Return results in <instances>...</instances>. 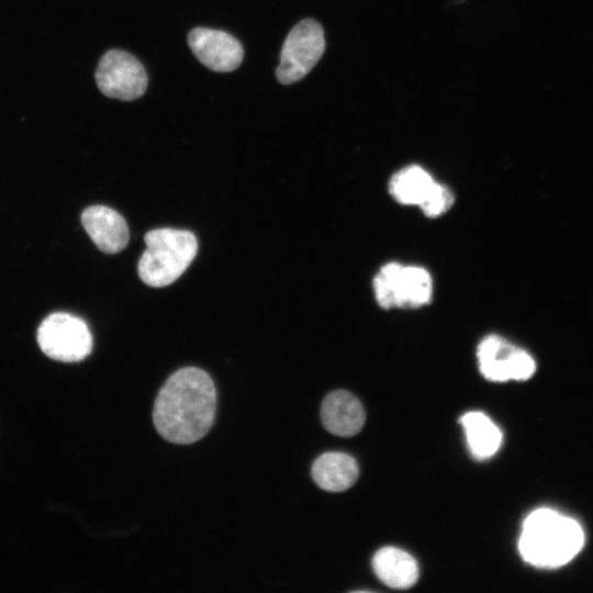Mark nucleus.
Returning <instances> with one entry per match:
<instances>
[{
	"label": "nucleus",
	"mask_w": 593,
	"mask_h": 593,
	"mask_svg": "<svg viewBox=\"0 0 593 593\" xmlns=\"http://www.w3.org/2000/svg\"><path fill=\"white\" fill-rule=\"evenodd\" d=\"M216 411V389L200 368L186 367L172 373L159 390L153 422L166 440L187 445L211 428Z\"/></svg>",
	"instance_id": "f257e3e1"
},
{
	"label": "nucleus",
	"mask_w": 593,
	"mask_h": 593,
	"mask_svg": "<svg viewBox=\"0 0 593 593\" xmlns=\"http://www.w3.org/2000/svg\"><path fill=\"white\" fill-rule=\"evenodd\" d=\"M583 544L584 534L577 521L551 508H538L524 521L518 550L532 566L558 568L571 561Z\"/></svg>",
	"instance_id": "f03ea898"
},
{
	"label": "nucleus",
	"mask_w": 593,
	"mask_h": 593,
	"mask_svg": "<svg viewBox=\"0 0 593 593\" xmlns=\"http://www.w3.org/2000/svg\"><path fill=\"white\" fill-rule=\"evenodd\" d=\"M146 249L138 261V275L150 287L176 281L195 257L198 242L193 233L177 228H156L144 237Z\"/></svg>",
	"instance_id": "7ed1b4c3"
},
{
	"label": "nucleus",
	"mask_w": 593,
	"mask_h": 593,
	"mask_svg": "<svg viewBox=\"0 0 593 593\" xmlns=\"http://www.w3.org/2000/svg\"><path fill=\"white\" fill-rule=\"evenodd\" d=\"M377 303L384 310L417 309L428 304L433 295L429 271L421 266L390 261L373 278Z\"/></svg>",
	"instance_id": "20e7f679"
},
{
	"label": "nucleus",
	"mask_w": 593,
	"mask_h": 593,
	"mask_svg": "<svg viewBox=\"0 0 593 593\" xmlns=\"http://www.w3.org/2000/svg\"><path fill=\"white\" fill-rule=\"evenodd\" d=\"M325 37L322 25L305 19L292 27L280 53V64L276 69L279 82L290 85L304 78L322 57Z\"/></svg>",
	"instance_id": "39448f33"
},
{
	"label": "nucleus",
	"mask_w": 593,
	"mask_h": 593,
	"mask_svg": "<svg viewBox=\"0 0 593 593\" xmlns=\"http://www.w3.org/2000/svg\"><path fill=\"white\" fill-rule=\"evenodd\" d=\"M37 343L52 359L75 362L86 358L92 349V336L87 324L68 313H53L41 323Z\"/></svg>",
	"instance_id": "423d86ee"
},
{
	"label": "nucleus",
	"mask_w": 593,
	"mask_h": 593,
	"mask_svg": "<svg viewBox=\"0 0 593 593\" xmlns=\"http://www.w3.org/2000/svg\"><path fill=\"white\" fill-rule=\"evenodd\" d=\"M94 77L104 96L123 101L142 97L148 83L141 61L121 49H111L101 57Z\"/></svg>",
	"instance_id": "0eeeda50"
},
{
	"label": "nucleus",
	"mask_w": 593,
	"mask_h": 593,
	"mask_svg": "<svg viewBox=\"0 0 593 593\" xmlns=\"http://www.w3.org/2000/svg\"><path fill=\"white\" fill-rule=\"evenodd\" d=\"M477 358L482 376L494 382L524 381L536 370V362L526 350L496 334H490L481 339L477 348Z\"/></svg>",
	"instance_id": "6e6552de"
},
{
	"label": "nucleus",
	"mask_w": 593,
	"mask_h": 593,
	"mask_svg": "<svg viewBox=\"0 0 593 593\" xmlns=\"http://www.w3.org/2000/svg\"><path fill=\"white\" fill-rule=\"evenodd\" d=\"M194 56L213 71L235 70L244 57L240 43L231 34L208 27H195L188 35Z\"/></svg>",
	"instance_id": "1a4fd4ad"
},
{
	"label": "nucleus",
	"mask_w": 593,
	"mask_h": 593,
	"mask_svg": "<svg viewBox=\"0 0 593 593\" xmlns=\"http://www.w3.org/2000/svg\"><path fill=\"white\" fill-rule=\"evenodd\" d=\"M81 223L86 232L107 254H115L128 243V228L125 220L115 210L104 205H92L81 214Z\"/></svg>",
	"instance_id": "9d476101"
},
{
	"label": "nucleus",
	"mask_w": 593,
	"mask_h": 593,
	"mask_svg": "<svg viewBox=\"0 0 593 593\" xmlns=\"http://www.w3.org/2000/svg\"><path fill=\"white\" fill-rule=\"evenodd\" d=\"M324 427L332 434L343 437L354 436L365 424L366 414L360 401L345 390L333 391L326 395L321 406Z\"/></svg>",
	"instance_id": "9b49d317"
},
{
	"label": "nucleus",
	"mask_w": 593,
	"mask_h": 593,
	"mask_svg": "<svg viewBox=\"0 0 593 593\" xmlns=\"http://www.w3.org/2000/svg\"><path fill=\"white\" fill-rule=\"evenodd\" d=\"M372 568L381 582L398 590L413 586L419 574L416 560L396 547L379 549L372 558Z\"/></svg>",
	"instance_id": "f8f14e48"
},
{
	"label": "nucleus",
	"mask_w": 593,
	"mask_h": 593,
	"mask_svg": "<svg viewBox=\"0 0 593 593\" xmlns=\"http://www.w3.org/2000/svg\"><path fill=\"white\" fill-rule=\"evenodd\" d=\"M311 474L321 489L329 492H340L356 482L359 475V467L350 455L329 451L316 458L312 465Z\"/></svg>",
	"instance_id": "ddd939ff"
},
{
	"label": "nucleus",
	"mask_w": 593,
	"mask_h": 593,
	"mask_svg": "<svg viewBox=\"0 0 593 593\" xmlns=\"http://www.w3.org/2000/svg\"><path fill=\"white\" fill-rule=\"evenodd\" d=\"M471 454L477 459H488L500 448L501 429L482 412H468L460 417Z\"/></svg>",
	"instance_id": "4468645a"
},
{
	"label": "nucleus",
	"mask_w": 593,
	"mask_h": 593,
	"mask_svg": "<svg viewBox=\"0 0 593 593\" xmlns=\"http://www.w3.org/2000/svg\"><path fill=\"white\" fill-rule=\"evenodd\" d=\"M434 182L426 169L419 165H409L391 177L388 188L400 204L418 206Z\"/></svg>",
	"instance_id": "2eb2a0df"
},
{
	"label": "nucleus",
	"mask_w": 593,
	"mask_h": 593,
	"mask_svg": "<svg viewBox=\"0 0 593 593\" xmlns=\"http://www.w3.org/2000/svg\"><path fill=\"white\" fill-rule=\"evenodd\" d=\"M455 203L451 190L438 182H434L418 208L427 217H438L445 214Z\"/></svg>",
	"instance_id": "dca6fc26"
}]
</instances>
